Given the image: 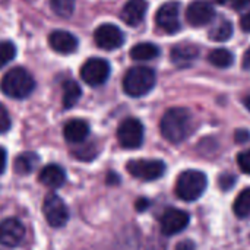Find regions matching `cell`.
<instances>
[{"label":"cell","instance_id":"cell-1","mask_svg":"<svg viewBox=\"0 0 250 250\" xmlns=\"http://www.w3.org/2000/svg\"><path fill=\"white\" fill-rule=\"evenodd\" d=\"M193 117L192 113L188 108L183 107H174L164 113L160 129L164 139H167L171 144H180L183 142L193 130Z\"/></svg>","mask_w":250,"mask_h":250},{"label":"cell","instance_id":"cell-2","mask_svg":"<svg viewBox=\"0 0 250 250\" xmlns=\"http://www.w3.org/2000/svg\"><path fill=\"white\" fill-rule=\"evenodd\" d=\"M0 89L6 97L22 100L32 94L35 89V81L26 69L13 67L1 78Z\"/></svg>","mask_w":250,"mask_h":250},{"label":"cell","instance_id":"cell-3","mask_svg":"<svg viewBox=\"0 0 250 250\" xmlns=\"http://www.w3.org/2000/svg\"><path fill=\"white\" fill-rule=\"evenodd\" d=\"M155 85V73L149 67L136 66L126 72L123 78V89L129 97H144Z\"/></svg>","mask_w":250,"mask_h":250},{"label":"cell","instance_id":"cell-4","mask_svg":"<svg viewBox=\"0 0 250 250\" xmlns=\"http://www.w3.org/2000/svg\"><path fill=\"white\" fill-rule=\"evenodd\" d=\"M207 185H208V180L202 171L186 170L177 177L176 193L180 199L186 202H192V201L199 199L204 195Z\"/></svg>","mask_w":250,"mask_h":250},{"label":"cell","instance_id":"cell-5","mask_svg":"<svg viewBox=\"0 0 250 250\" xmlns=\"http://www.w3.org/2000/svg\"><path fill=\"white\" fill-rule=\"evenodd\" d=\"M42 212L53 229H62L69 221V209L63 199L56 193H48L42 202Z\"/></svg>","mask_w":250,"mask_h":250},{"label":"cell","instance_id":"cell-6","mask_svg":"<svg viewBox=\"0 0 250 250\" xmlns=\"http://www.w3.org/2000/svg\"><path fill=\"white\" fill-rule=\"evenodd\" d=\"M126 168L130 176L144 182L157 180L166 173V164L160 160H133L127 163Z\"/></svg>","mask_w":250,"mask_h":250},{"label":"cell","instance_id":"cell-7","mask_svg":"<svg viewBox=\"0 0 250 250\" xmlns=\"http://www.w3.org/2000/svg\"><path fill=\"white\" fill-rule=\"evenodd\" d=\"M119 144L126 149H136L144 142V126L138 119L129 117L123 120L117 129Z\"/></svg>","mask_w":250,"mask_h":250},{"label":"cell","instance_id":"cell-8","mask_svg":"<svg viewBox=\"0 0 250 250\" xmlns=\"http://www.w3.org/2000/svg\"><path fill=\"white\" fill-rule=\"evenodd\" d=\"M110 64L107 60L100 57H92L86 60L81 67V78L85 83L91 86H100L105 83L110 76Z\"/></svg>","mask_w":250,"mask_h":250},{"label":"cell","instance_id":"cell-9","mask_svg":"<svg viewBox=\"0 0 250 250\" xmlns=\"http://www.w3.org/2000/svg\"><path fill=\"white\" fill-rule=\"evenodd\" d=\"M94 41L103 50H116L123 45L125 34L113 23H103L95 29Z\"/></svg>","mask_w":250,"mask_h":250},{"label":"cell","instance_id":"cell-10","mask_svg":"<svg viewBox=\"0 0 250 250\" xmlns=\"http://www.w3.org/2000/svg\"><path fill=\"white\" fill-rule=\"evenodd\" d=\"M179 15H180V4L177 1H168L158 9L155 15V22L164 32L174 34L182 26Z\"/></svg>","mask_w":250,"mask_h":250},{"label":"cell","instance_id":"cell-11","mask_svg":"<svg viewBox=\"0 0 250 250\" xmlns=\"http://www.w3.org/2000/svg\"><path fill=\"white\" fill-rule=\"evenodd\" d=\"M25 239V227L16 218H6L0 223V245L7 248L19 246Z\"/></svg>","mask_w":250,"mask_h":250},{"label":"cell","instance_id":"cell-12","mask_svg":"<svg viewBox=\"0 0 250 250\" xmlns=\"http://www.w3.org/2000/svg\"><path fill=\"white\" fill-rule=\"evenodd\" d=\"M215 18V10L214 7L204 1V0H196L193 3H190L188 6L186 10V21L192 25V26H204L208 25L209 22H212Z\"/></svg>","mask_w":250,"mask_h":250},{"label":"cell","instance_id":"cell-13","mask_svg":"<svg viewBox=\"0 0 250 250\" xmlns=\"http://www.w3.org/2000/svg\"><path fill=\"white\" fill-rule=\"evenodd\" d=\"M189 214L182 211V209H176V208H170L167 209L163 217H161V231L166 236H173L177 234L180 231H183L188 224H189Z\"/></svg>","mask_w":250,"mask_h":250},{"label":"cell","instance_id":"cell-14","mask_svg":"<svg viewBox=\"0 0 250 250\" xmlns=\"http://www.w3.org/2000/svg\"><path fill=\"white\" fill-rule=\"evenodd\" d=\"M48 44L50 47L60 53V54H69V53H73L76 51L78 48V38L67 32V31H62V29H57V31H53L48 37Z\"/></svg>","mask_w":250,"mask_h":250},{"label":"cell","instance_id":"cell-15","mask_svg":"<svg viewBox=\"0 0 250 250\" xmlns=\"http://www.w3.org/2000/svg\"><path fill=\"white\" fill-rule=\"evenodd\" d=\"M148 10V1L146 0H129L123 9H122V19L125 23H127L129 26H138Z\"/></svg>","mask_w":250,"mask_h":250},{"label":"cell","instance_id":"cell-16","mask_svg":"<svg viewBox=\"0 0 250 250\" xmlns=\"http://www.w3.org/2000/svg\"><path fill=\"white\" fill-rule=\"evenodd\" d=\"M199 54V50L196 45L189 42H182L173 47L171 50V62L179 67H186L192 64Z\"/></svg>","mask_w":250,"mask_h":250},{"label":"cell","instance_id":"cell-17","mask_svg":"<svg viewBox=\"0 0 250 250\" xmlns=\"http://www.w3.org/2000/svg\"><path fill=\"white\" fill-rule=\"evenodd\" d=\"M38 180L50 189H59L66 182V171L57 164H48L40 171Z\"/></svg>","mask_w":250,"mask_h":250},{"label":"cell","instance_id":"cell-18","mask_svg":"<svg viewBox=\"0 0 250 250\" xmlns=\"http://www.w3.org/2000/svg\"><path fill=\"white\" fill-rule=\"evenodd\" d=\"M63 135L64 139L70 144H82L89 135V125L85 120L73 119L64 125Z\"/></svg>","mask_w":250,"mask_h":250},{"label":"cell","instance_id":"cell-19","mask_svg":"<svg viewBox=\"0 0 250 250\" xmlns=\"http://www.w3.org/2000/svg\"><path fill=\"white\" fill-rule=\"evenodd\" d=\"M38 163H40V157L35 152H23V154L16 157L13 167H15V171L18 174L26 176L35 170Z\"/></svg>","mask_w":250,"mask_h":250},{"label":"cell","instance_id":"cell-20","mask_svg":"<svg viewBox=\"0 0 250 250\" xmlns=\"http://www.w3.org/2000/svg\"><path fill=\"white\" fill-rule=\"evenodd\" d=\"M209 38L212 41H218V42H223V41H227L231 38L233 35V25L229 19L226 18H220L209 29L208 32Z\"/></svg>","mask_w":250,"mask_h":250},{"label":"cell","instance_id":"cell-21","mask_svg":"<svg viewBox=\"0 0 250 250\" xmlns=\"http://www.w3.org/2000/svg\"><path fill=\"white\" fill-rule=\"evenodd\" d=\"M62 89H63V107L67 110V108H72L73 105H76V103L79 101V98L82 95V89H81L79 83L75 82L73 79H67L63 82Z\"/></svg>","mask_w":250,"mask_h":250},{"label":"cell","instance_id":"cell-22","mask_svg":"<svg viewBox=\"0 0 250 250\" xmlns=\"http://www.w3.org/2000/svg\"><path fill=\"white\" fill-rule=\"evenodd\" d=\"M160 54V47L152 42H139L130 50V57L138 62L151 60Z\"/></svg>","mask_w":250,"mask_h":250},{"label":"cell","instance_id":"cell-23","mask_svg":"<svg viewBox=\"0 0 250 250\" xmlns=\"http://www.w3.org/2000/svg\"><path fill=\"white\" fill-rule=\"evenodd\" d=\"M208 60L211 64L220 67V69H224V67H229L233 64L234 62V56L230 50L227 48H215L209 53L208 56Z\"/></svg>","mask_w":250,"mask_h":250},{"label":"cell","instance_id":"cell-24","mask_svg":"<svg viewBox=\"0 0 250 250\" xmlns=\"http://www.w3.org/2000/svg\"><path fill=\"white\" fill-rule=\"evenodd\" d=\"M233 209H234V214L239 217V218H246L250 215V188L249 189H245L234 201V205H233Z\"/></svg>","mask_w":250,"mask_h":250},{"label":"cell","instance_id":"cell-25","mask_svg":"<svg viewBox=\"0 0 250 250\" xmlns=\"http://www.w3.org/2000/svg\"><path fill=\"white\" fill-rule=\"evenodd\" d=\"M51 10L60 18H69L75 9V0H50Z\"/></svg>","mask_w":250,"mask_h":250},{"label":"cell","instance_id":"cell-26","mask_svg":"<svg viewBox=\"0 0 250 250\" xmlns=\"http://www.w3.org/2000/svg\"><path fill=\"white\" fill-rule=\"evenodd\" d=\"M16 56V47L10 41H1L0 42V69L4 67L7 63H10Z\"/></svg>","mask_w":250,"mask_h":250},{"label":"cell","instance_id":"cell-27","mask_svg":"<svg viewBox=\"0 0 250 250\" xmlns=\"http://www.w3.org/2000/svg\"><path fill=\"white\" fill-rule=\"evenodd\" d=\"M75 155L79 160H92L97 155V149L92 144H89V145H85V146L79 148L78 151H75Z\"/></svg>","mask_w":250,"mask_h":250},{"label":"cell","instance_id":"cell-28","mask_svg":"<svg viewBox=\"0 0 250 250\" xmlns=\"http://www.w3.org/2000/svg\"><path fill=\"white\" fill-rule=\"evenodd\" d=\"M10 125H12L10 116L6 110V107L3 104H0V135L6 133L10 129Z\"/></svg>","mask_w":250,"mask_h":250},{"label":"cell","instance_id":"cell-29","mask_svg":"<svg viewBox=\"0 0 250 250\" xmlns=\"http://www.w3.org/2000/svg\"><path fill=\"white\" fill-rule=\"evenodd\" d=\"M237 164L243 173L250 174V149L243 151L237 155Z\"/></svg>","mask_w":250,"mask_h":250},{"label":"cell","instance_id":"cell-30","mask_svg":"<svg viewBox=\"0 0 250 250\" xmlns=\"http://www.w3.org/2000/svg\"><path fill=\"white\" fill-rule=\"evenodd\" d=\"M236 183V177L233 174H223L220 177V188L223 190H227V189H231Z\"/></svg>","mask_w":250,"mask_h":250},{"label":"cell","instance_id":"cell-31","mask_svg":"<svg viewBox=\"0 0 250 250\" xmlns=\"http://www.w3.org/2000/svg\"><path fill=\"white\" fill-rule=\"evenodd\" d=\"M174 250H196V245H195L192 240L186 239V240H182V242H179V243L176 245Z\"/></svg>","mask_w":250,"mask_h":250},{"label":"cell","instance_id":"cell-32","mask_svg":"<svg viewBox=\"0 0 250 250\" xmlns=\"http://www.w3.org/2000/svg\"><path fill=\"white\" fill-rule=\"evenodd\" d=\"M249 139H250V132H248V130L240 129V130H237V132H236V142H239V144H245V142H248Z\"/></svg>","mask_w":250,"mask_h":250},{"label":"cell","instance_id":"cell-33","mask_svg":"<svg viewBox=\"0 0 250 250\" xmlns=\"http://www.w3.org/2000/svg\"><path fill=\"white\" fill-rule=\"evenodd\" d=\"M240 26H242L243 31L250 32V12L245 13V15L242 16V19H240Z\"/></svg>","mask_w":250,"mask_h":250},{"label":"cell","instance_id":"cell-34","mask_svg":"<svg viewBox=\"0 0 250 250\" xmlns=\"http://www.w3.org/2000/svg\"><path fill=\"white\" fill-rule=\"evenodd\" d=\"M6 163H7V154L4 148H0V174L4 171L6 168Z\"/></svg>","mask_w":250,"mask_h":250},{"label":"cell","instance_id":"cell-35","mask_svg":"<svg viewBox=\"0 0 250 250\" xmlns=\"http://www.w3.org/2000/svg\"><path fill=\"white\" fill-rule=\"evenodd\" d=\"M148 207H149V201H148V199L141 198V199L136 201V209H138V211H145Z\"/></svg>","mask_w":250,"mask_h":250},{"label":"cell","instance_id":"cell-36","mask_svg":"<svg viewBox=\"0 0 250 250\" xmlns=\"http://www.w3.org/2000/svg\"><path fill=\"white\" fill-rule=\"evenodd\" d=\"M250 0H231V4L234 9H243L245 6H248Z\"/></svg>","mask_w":250,"mask_h":250},{"label":"cell","instance_id":"cell-37","mask_svg":"<svg viewBox=\"0 0 250 250\" xmlns=\"http://www.w3.org/2000/svg\"><path fill=\"white\" fill-rule=\"evenodd\" d=\"M243 67L250 70V48L249 50H246V53H245V56H243Z\"/></svg>","mask_w":250,"mask_h":250},{"label":"cell","instance_id":"cell-38","mask_svg":"<svg viewBox=\"0 0 250 250\" xmlns=\"http://www.w3.org/2000/svg\"><path fill=\"white\" fill-rule=\"evenodd\" d=\"M243 104H245V107L250 111V91L243 97Z\"/></svg>","mask_w":250,"mask_h":250},{"label":"cell","instance_id":"cell-39","mask_svg":"<svg viewBox=\"0 0 250 250\" xmlns=\"http://www.w3.org/2000/svg\"><path fill=\"white\" fill-rule=\"evenodd\" d=\"M217 3H220V4H224V3H227L229 0H215Z\"/></svg>","mask_w":250,"mask_h":250}]
</instances>
